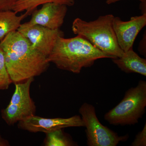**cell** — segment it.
Segmentation results:
<instances>
[{"label": "cell", "mask_w": 146, "mask_h": 146, "mask_svg": "<svg viewBox=\"0 0 146 146\" xmlns=\"http://www.w3.org/2000/svg\"><path fill=\"white\" fill-rule=\"evenodd\" d=\"M104 58H115L79 35L68 39L58 37L47 58L49 63H53L58 69L74 74H79L82 68L91 67L96 60Z\"/></svg>", "instance_id": "7a4b0ae2"}, {"label": "cell", "mask_w": 146, "mask_h": 146, "mask_svg": "<svg viewBox=\"0 0 146 146\" xmlns=\"http://www.w3.org/2000/svg\"><path fill=\"white\" fill-rule=\"evenodd\" d=\"M121 70L126 73H137L146 76V59L140 57L133 48L124 53L121 57L112 59Z\"/></svg>", "instance_id": "8fae6325"}, {"label": "cell", "mask_w": 146, "mask_h": 146, "mask_svg": "<svg viewBox=\"0 0 146 146\" xmlns=\"http://www.w3.org/2000/svg\"><path fill=\"white\" fill-rule=\"evenodd\" d=\"M45 145L46 146H70L75 145L74 142L63 132L62 129L46 133Z\"/></svg>", "instance_id": "5bb4252c"}, {"label": "cell", "mask_w": 146, "mask_h": 146, "mask_svg": "<svg viewBox=\"0 0 146 146\" xmlns=\"http://www.w3.org/2000/svg\"><path fill=\"white\" fill-rule=\"evenodd\" d=\"M114 17L108 14L89 22L76 18L73 22L72 30L104 53L115 58L121 57L124 52L119 46L113 29Z\"/></svg>", "instance_id": "3957f363"}, {"label": "cell", "mask_w": 146, "mask_h": 146, "mask_svg": "<svg viewBox=\"0 0 146 146\" xmlns=\"http://www.w3.org/2000/svg\"><path fill=\"white\" fill-rule=\"evenodd\" d=\"M47 3H55L70 7L74 4V0H19L13 9L16 13L26 11L32 13L39 5Z\"/></svg>", "instance_id": "4fadbf2b"}, {"label": "cell", "mask_w": 146, "mask_h": 146, "mask_svg": "<svg viewBox=\"0 0 146 146\" xmlns=\"http://www.w3.org/2000/svg\"><path fill=\"white\" fill-rule=\"evenodd\" d=\"M32 13L26 11L24 14L18 16L12 10L0 11V41L9 33L17 31L23 20Z\"/></svg>", "instance_id": "7c38bea8"}, {"label": "cell", "mask_w": 146, "mask_h": 146, "mask_svg": "<svg viewBox=\"0 0 146 146\" xmlns=\"http://www.w3.org/2000/svg\"><path fill=\"white\" fill-rule=\"evenodd\" d=\"M17 31L29 40L35 50L47 58L51 52L58 38L64 36V33L60 29H51L29 22L21 24Z\"/></svg>", "instance_id": "52a82bcc"}, {"label": "cell", "mask_w": 146, "mask_h": 146, "mask_svg": "<svg viewBox=\"0 0 146 146\" xmlns=\"http://www.w3.org/2000/svg\"><path fill=\"white\" fill-rule=\"evenodd\" d=\"M12 83L6 67L3 53L0 48V90H7Z\"/></svg>", "instance_id": "9a60e30c"}, {"label": "cell", "mask_w": 146, "mask_h": 146, "mask_svg": "<svg viewBox=\"0 0 146 146\" xmlns=\"http://www.w3.org/2000/svg\"><path fill=\"white\" fill-rule=\"evenodd\" d=\"M146 82L141 80L137 86L126 91L123 100L105 114L104 119L114 125H134L145 112Z\"/></svg>", "instance_id": "277c9868"}, {"label": "cell", "mask_w": 146, "mask_h": 146, "mask_svg": "<svg viewBox=\"0 0 146 146\" xmlns=\"http://www.w3.org/2000/svg\"><path fill=\"white\" fill-rule=\"evenodd\" d=\"M9 145H9L8 141L3 138L0 134V146H8Z\"/></svg>", "instance_id": "ac0fdd59"}, {"label": "cell", "mask_w": 146, "mask_h": 146, "mask_svg": "<svg viewBox=\"0 0 146 146\" xmlns=\"http://www.w3.org/2000/svg\"><path fill=\"white\" fill-rule=\"evenodd\" d=\"M7 70L12 83L23 82L40 75L50 63L18 31L9 33L0 41Z\"/></svg>", "instance_id": "6da1fadb"}, {"label": "cell", "mask_w": 146, "mask_h": 146, "mask_svg": "<svg viewBox=\"0 0 146 146\" xmlns=\"http://www.w3.org/2000/svg\"><path fill=\"white\" fill-rule=\"evenodd\" d=\"M68 6L55 3H47L42 5L39 9H35L32 13L29 23L37 25L56 30L60 29L64 23Z\"/></svg>", "instance_id": "30bf717a"}, {"label": "cell", "mask_w": 146, "mask_h": 146, "mask_svg": "<svg viewBox=\"0 0 146 146\" xmlns=\"http://www.w3.org/2000/svg\"><path fill=\"white\" fill-rule=\"evenodd\" d=\"M84 127L81 117L75 115L68 118H44L34 116L19 121L18 127L31 132L45 133L68 127Z\"/></svg>", "instance_id": "ba28073f"}, {"label": "cell", "mask_w": 146, "mask_h": 146, "mask_svg": "<svg viewBox=\"0 0 146 146\" xmlns=\"http://www.w3.org/2000/svg\"><path fill=\"white\" fill-rule=\"evenodd\" d=\"M34 78L15 83V89L7 107L1 110L3 119L9 125L35 115L36 106L31 98L30 87Z\"/></svg>", "instance_id": "8992f818"}, {"label": "cell", "mask_w": 146, "mask_h": 146, "mask_svg": "<svg viewBox=\"0 0 146 146\" xmlns=\"http://www.w3.org/2000/svg\"><path fill=\"white\" fill-rule=\"evenodd\" d=\"M19 0H0V11L12 10Z\"/></svg>", "instance_id": "e0dca14e"}, {"label": "cell", "mask_w": 146, "mask_h": 146, "mask_svg": "<svg viewBox=\"0 0 146 146\" xmlns=\"http://www.w3.org/2000/svg\"><path fill=\"white\" fill-rule=\"evenodd\" d=\"M131 146H146V123H145L142 131L136 135L134 141L131 144Z\"/></svg>", "instance_id": "2e32d148"}, {"label": "cell", "mask_w": 146, "mask_h": 146, "mask_svg": "<svg viewBox=\"0 0 146 146\" xmlns=\"http://www.w3.org/2000/svg\"><path fill=\"white\" fill-rule=\"evenodd\" d=\"M113 27L119 46L124 52L133 48L134 41L146 25V13L133 16L130 20L123 21L118 17H114Z\"/></svg>", "instance_id": "9c48e42d"}, {"label": "cell", "mask_w": 146, "mask_h": 146, "mask_svg": "<svg viewBox=\"0 0 146 146\" xmlns=\"http://www.w3.org/2000/svg\"><path fill=\"white\" fill-rule=\"evenodd\" d=\"M121 1H123V0H106V3L108 5H110ZM139 1H140L141 3H146V0H139Z\"/></svg>", "instance_id": "d6986e66"}, {"label": "cell", "mask_w": 146, "mask_h": 146, "mask_svg": "<svg viewBox=\"0 0 146 146\" xmlns=\"http://www.w3.org/2000/svg\"><path fill=\"white\" fill-rule=\"evenodd\" d=\"M79 112L86 128L87 145L116 146L129 138L128 135L119 136L116 132L102 124L92 105L84 103L80 108Z\"/></svg>", "instance_id": "5b68a950"}]
</instances>
